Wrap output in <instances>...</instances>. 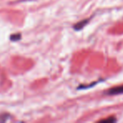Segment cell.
I'll return each instance as SVG.
<instances>
[{"label": "cell", "mask_w": 123, "mask_h": 123, "mask_svg": "<svg viewBox=\"0 0 123 123\" xmlns=\"http://www.w3.org/2000/svg\"><path fill=\"white\" fill-rule=\"evenodd\" d=\"M105 94L108 95H116V94H123V85H119L116 87L111 88L106 91Z\"/></svg>", "instance_id": "obj_1"}, {"label": "cell", "mask_w": 123, "mask_h": 123, "mask_svg": "<svg viewBox=\"0 0 123 123\" xmlns=\"http://www.w3.org/2000/svg\"><path fill=\"white\" fill-rule=\"evenodd\" d=\"M89 19H84V20L77 23V24L74 25V29L75 30V31H80V30H82L83 28H84V26H85L86 25L89 23Z\"/></svg>", "instance_id": "obj_2"}, {"label": "cell", "mask_w": 123, "mask_h": 123, "mask_svg": "<svg viewBox=\"0 0 123 123\" xmlns=\"http://www.w3.org/2000/svg\"><path fill=\"white\" fill-rule=\"evenodd\" d=\"M20 38H21V35L19 34V33H18V34L12 35L10 37V40L13 41H19V40H20Z\"/></svg>", "instance_id": "obj_3"}, {"label": "cell", "mask_w": 123, "mask_h": 123, "mask_svg": "<svg viewBox=\"0 0 123 123\" xmlns=\"http://www.w3.org/2000/svg\"><path fill=\"white\" fill-rule=\"evenodd\" d=\"M100 122H115V121H116V119L115 117H113V116H111V117H108L106 118V119H103V120H100Z\"/></svg>", "instance_id": "obj_4"}, {"label": "cell", "mask_w": 123, "mask_h": 123, "mask_svg": "<svg viewBox=\"0 0 123 123\" xmlns=\"http://www.w3.org/2000/svg\"><path fill=\"white\" fill-rule=\"evenodd\" d=\"M96 84H98V82L96 81V82H94L92 84H88V85H80V86H79L78 87V89H87V88H89V87H93L94 85H95Z\"/></svg>", "instance_id": "obj_5"}]
</instances>
